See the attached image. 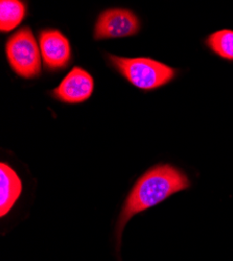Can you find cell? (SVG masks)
Wrapping results in <instances>:
<instances>
[{
    "label": "cell",
    "instance_id": "2",
    "mask_svg": "<svg viewBox=\"0 0 233 261\" xmlns=\"http://www.w3.org/2000/svg\"><path fill=\"white\" fill-rule=\"evenodd\" d=\"M117 71L132 85L142 90H154L171 82L176 70L149 58H122L108 55Z\"/></svg>",
    "mask_w": 233,
    "mask_h": 261
},
{
    "label": "cell",
    "instance_id": "1",
    "mask_svg": "<svg viewBox=\"0 0 233 261\" xmlns=\"http://www.w3.org/2000/svg\"><path fill=\"white\" fill-rule=\"evenodd\" d=\"M189 187L188 178L182 171L169 164L156 165L136 182L122 207L118 230L135 214L163 202L174 193Z\"/></svg>",
    "mask_w": 233,
    "mask_h": 261
},
{
    "label": "cell",
    "instance_id": "4",
    "mask_svg": "<svg viewBox=\"0 0 233 261\" xmlns=\"http://www.w3.org/2000/svg\"><path fill=\"white\" fill-rule=\"evenodd\" d=\"M140 30L137 16L125 9H109L97 18L94 27V39H115L136 35Z\"/></svg>",
    "mask_w": 233,
    "mask_h": 261
},
{
    "label": "cell",
    "instance_id": "9",
    "mask_svg": "<svg viewBox=\"0 0 233 261\" xmlns=\"http://www.w3.org/2000/svg\"><path fill=\"white\" fill-rule=\"evenodd\" d=\"M206 44L216 55L233 61V31L221 30L211 34L207 38Z\"/></svg>",
    "mask_w": 233,
    "mask_h": 261
},
{
    "label": "cell",
    "instance_id": "5",
    "mask_svg": "<svg viewBox=\"0 0 233 261\" xmlns=\"http://www.w3.org/2000/svg\"><path fill=\"white\" fill-rule=\"evenodd\" d=\"M39 47L45 67L49 70L66 68L70 63V43L58 30L42 31L39 35Z\"/></svg>",
    "mask_w": 233,
    "mask_h": 261
},
{
    "label": "cell",
    "instance_id": "8",
    "mask_svg": "<svg viewBox=\"0 0 233 261\" xmlns=\"http://www.w3.org/2000/svg\"><path fill=\"white\" fill-rule=\"evenodd\" d=\"M27 14L25 5L19 0H3L0 3V31L8 33L16 29Z\"/></svg>",
    "mask_w": 233,
    "mask_h": 261
},
{
    "label": "cell",
    "instance_id": "3",
    "mask_svg": "<svg viewBox=\"0 0 233 261\" xmlns=\"http://www.w3.org/2000/svg\"><path fill=\"white\" fill-rule=\"evenodd\" d=\"M6 56L11 68L24 79H35L41 73V51L30 28L25 27L9 38Z\"/></svg>",
    "mask_w": 233,
    "mask_h": 261
},
{
    "label": "cell",
    "instance_id": "7",
    "mask_svg": "<svg viewBox=\"0 0 233 261\" xmlns=\"http://www.w3.org/2000/svg\"><path fill=\"white\" fill-rule=\"evenodd\" d=\"M0 215L13 208L22 191V183L16 171L6 163L0 164Z\"/></svg>",
    "mask_w": 233,
    "mask_h": 261
},
{
    "label": "cell",
    "instance_id": "6",
    "mask_svg": "<svg viewBox=\"0 0 233 261\" xmlns=\"http://www.w3.org/2000/svg\"><path fill=\"white\" fill-rule=\"evenodd\" d=\"M93 77L86 70L74 67L53 91L55 98L65 103H81L92 95Z\"/></svg>",
    "mask_w": 233,
    "mask_h": 261
}]
</instances>
